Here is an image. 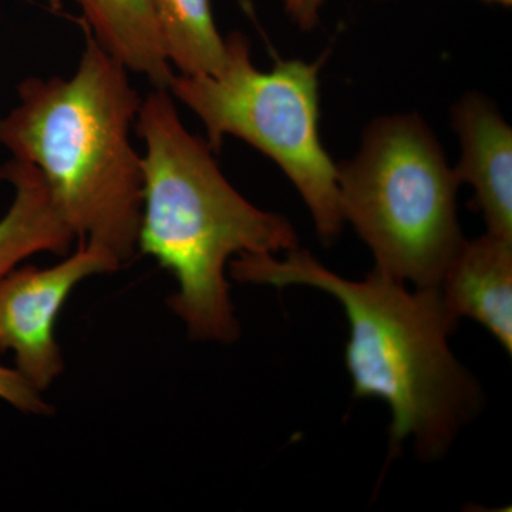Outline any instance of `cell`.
<instances>
[{"label": "cell", "instance_id": "obj_10", "mask_svg": "<svg viewBox=\"0 0 512 512\" xmlns=\"http://www.w3.org/2000/svg\"><path fill=\"white\" fill-rule=\"evenodd\" d=\"M94 40L154 89H168L173 67L165 56L153 0H74Z\"/></svg>", "mask_w": 512, "mask_h": 512}, {"label": "cell", "instance_id": "obj_7", "mask_svg": "<svg viewBox=\"0 0 512 512\" xmlns=\"http://www.w3.org/2000/svg\"><path fill=\"white\" fill-rule=\"evenodd\" d=\"M460 141L454 167L460 184L474 188V207L488 234L512 241V128L487 97L467 93L451 109Z\"/></svg>", "mask_w": 512, "mask_h": 512}, {"label": "cell", "instance_id": "obj_12", "mask_svg": "<svg viewBox=\"0 0 512 512\" xmlns=\"http://www.w3.org/2000/svg\"><path fill=\"white\" fill-rule=\"evenodd\" d=\"M0 399L29 414H49L50 406L39 390L18 369L0 365Z\"/></svg>", "mask_w": 512, "mask_h": 512}, {"label": "cell", "instance_id": "obj_2", "mask_svg": "<svg viewBox=\"0 0 512 512\" xmlns=\"http://www.w3.org/2000/svg\"><path fill=\"white\" fill-rule=\"evenodd\" d=\"M130 70L87 33L70 79L30 77L0 119V144L35 165L77 244L126 264L143 215V158L131 143L141 97Z\"/></svg>", "mask_w": 512, "mask_h": 512}, {"label": "cell", "instance_id": "obj_6", "mask_svg": "<svg viewBox=\"0 0 512 512\" xmlns=\"http://www.w3.org/2000/svg\"><path fill=\"white\" fill-rule=\"evenodd\" d=\"M120 266L109 252L77 244L60 264L16 266L0 278V352H13L16 369L39 392L63 372L55 325L70 293L89 276Z\"/></svg>", "mask_w": 512, "mask_h": 512}, {"label": "cell", "instance_id": "obj_5", "mask_svg": "<svg viewBox=\"0 0 512 512\" xmlns=\"http://www.w3.org/2000/svg\"><path fill=\"white\" fill-rule=\"evenodd\" d=\"M225 63L217 76L174 74L168 90L197 114L207 143L220 153L224 138L247 141L281 167L308 205L316 232L332 242L343 228L338 165L319 136V70L322 60H278L256 69L248 39H225Z\"/></svg>", "mask_w": 512, "mask_h": 512}, {"label": "cell", "instance_id": "obj_14", "mask_svg": "<svg viewBox=\"0 0 512 512\" xmlns=\"http://www.w3.org/2000/svg\"><path fill=\"white\" fill-rule=\"evenodd\" d=\"M485 2L498 3V5H503L505 8H510L512 5V0H485Z\"/></svg>", "mask_w": 512, "mask_h": 512}, {"label": "cell", "instance_id": "obj_1", "mask_svg": "<svg viewBox=\"0 0 512 512\" xmlns=\"http://www.w3.org/2000/svg\"><path fill=\"white\" fill-rule=\"evenodd\" d=\"M286 252L284 259L238 255L229 264L232 278L276 288L311 286L332 295L349 320L346 366L353 393L379 397L392 412V456L410 437L424 460L443 456L476 413L480 392L448 346L457 318L440 288L410 292L377 269L363 281H350L308 251Z\"/></svg>", "mask_w": 512, "mask_h": 512}, {"label": "cell", "instance_id": "obj_9", "mask_svg": "<svg viewBox=\"0 0 512 512\" xmlns=\"http://www.w3.org/2000/svg\"><path fill=\"white\" fill-rule=\"evenodd\" d=\"M0 181L13 188L12 204L0 220V278L40 252L69 254L76 237L35 165L12 158L0 165Z\"/></svg>", "mask_w": 512, "mask_h": 512}, {"label": "cell", "instance_id": "obj_3", "mask_svg": "<svg viewBox=\"0 0 512 512\" xmlns=\"http://www.w3.org/2000/svg\"><path fill=\"white\" fill-rule=\"evenodd\" d=\"M136 121L146 144L137 248L177 279L170 306L191 338L232 342L239 325L228 262L234 255L298 248L295 229L232 187L210 144L184 126L168 89L148 94Z\"/></svg>", "mask_w": 512, "mask_h": 512}, {"label": "cell", "instance_id": "obj_13", "mask_svg": "<svg viewBox=\"0 0 512 512\" xmlns=\"http://www.w3.org/2000/svg\"><path fill=\"white\" fill-rule=\"evenodd\" d=\"M326 0H284L286 15L301 30H312L319 25L320 10Z\"/></svg>", "mask_w": 512, "mask_h": 512}, {"label": "cell", "instance_id": "obj_11", "mask_svg": "<svg viewBox=\"0 0 512 512\" xmlns=\"http://www.w3.org/2000/svg\"><path fill=\"white\" fill-rule=\"evenodd\" d=\"M165 56L184 76H217L225 63L211 0H153Z\"/></svg>", "mask_w": 512, "mask_h": 512}, {"label": "cell", "instance_id": "obj_15", "mask_svg": "<svg viewBox=\"0 0 512 512\" xmlns=\"http://www.w3.org/2000/svg\"><path fill=\"white\" fill-rule=\"evenodd\" d=\"M52 2H56V0H52Z\"/></svg>", "mask_w": 512, "mask_h": 512}, {"label": "cell", "instance_id": "obj_4", "mask_svg": "<svg viewBox=\"0 0 512 512\" xmlns=\"http://www.w3.org/2000/svg\"><path fill=\"white\" fill-rule=\"evenodd\" d=\"M454 168L417 114L379 117L359 153L338 164L343 221L356 229L377 271L417 288H439L464 242Z\"/></svg>", "mask_w": 512, "mask_h": 512}, {"label": "cell", "instance_id": "obj_8", "mask_svg": "<svg viewBox=\"0 0 512 512\" xmlns=\"http://www.w3.org/2000/svg\"><path fill=\"white\" fill-rule=\"evenodd\" d=\"M448 311L484 326L512 352V241L485 234L464 239L439 286Z\"/></svg>", "mask_w": 512, "mask_h": 512}]
</instances>
